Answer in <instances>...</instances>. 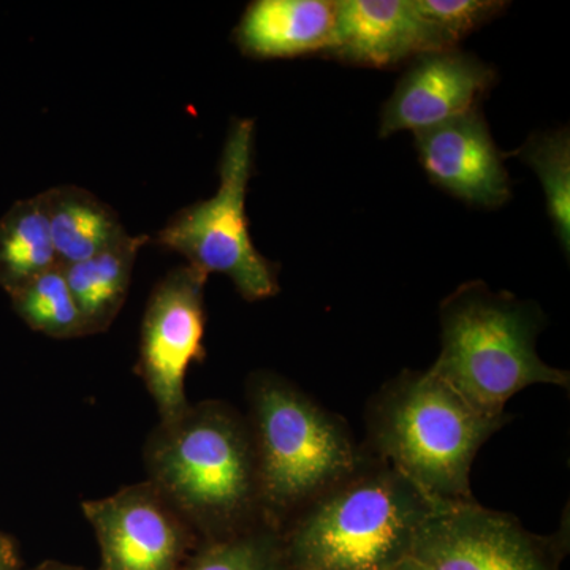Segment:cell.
Wrapping results in <instances>:
<instances>
[{
	"instance_id": "cell-1",
	"label": "cell",
	"mask_w": 570,
	"mask_h": 570,
	"mask_svg": "<svg viewBox=\"0 0 570 570\" xmlns=\"http://www.w3.org/2000/svg\"><path fill=\"white\" fill-rule=\"evenodd\" d=\"M149 482L202 542L265 524L249 422L223 401L189 404L160 422L145 448Z\"/></svg>"
},
{
	"instance_id": "cell-2",
	"label": "cell",
	"mask_w": 570,
	"mask_h": 570,
	"mask_svg": "<svg viewBox=\"0 0 570 570\" xmlns=\"http://www.w3.org/2000/svg\"><path fill=\"white\" fill-rule=\"evenodd\" d=\"M508 420L482 414L430 370L404 371L370 401L365 450L434 505L468 502L472 463Z\"/></svg>"
},
{
	"instance_id": "cell-3",
	"label": "cell",
	"mask_w": 570,
	"mask_h": 570,
	"mask_svg": "<svg viewBox=\"0 0 570 570\" xmlns=\"http://www.w3.org/2000/svg\"><path fill=\"white\" fill-rule=\"evenodd\" d=\"M370 455V453H367ZM436 505L370 455L279 531L284 570H393Z\"/></svg>"
},
{
	"instance_id": "cell-4",
	"label": "cell",
	"mask_w": 570,
	"mask_h": 570,
	"mask_svg": "<svg viewBox=\"0 0 570 570\" xmlns=\"http://www.w3.org/2000/svg\"><path fill=\"white\" fill-rule=\"evenodd\" d=\"M262 521L281 531L370 459L346 422L275 373L247 384Z\"/></svg>"
},
{
	"instance_id": "cell-5",
	"label": "cell",
	"mask_w": 570,
	"mask_h": 570,
	"mask_svg": "<svg viewBox=\"0 0 570 570\" xmlns=\"http://www.w3.org/2000/svg\"><path fill=\"white\" fill-rule=\"evenodd\" d=\"M441 354L430 367L489 417H504L510 397L531 385L569 389L568 371L547 365L535 343L539 306L482 281L460 285L439 306Z\"/></svg>"
},
{
	"instance_id": "cell-6",
	"label": "cell",
	"mask_w": 570,
	"mask_h": 570,
	"mask_svg": "<svg viewBox=\"0 0 570 570\" xmlns=\"http://www.w3.org/2000/svg\"><path fill=\"white\" fill-rule=\"evenodd\" d=\"M253 151V119H235L220 154L217 193L179 209L156 235L157 245L181 254L204 275L227 276L247 302L279 292L277 265L258 253L250 238L246 195Z\"/></svg>"
},
{
	"instance_id": "cell-7",
	"label": "cell",
	"mask_w": 570,
	"mask_h": 570,
	"mask_svg": "<svg viewBox=\"0 0 570 570\" xmlns=\"http://www.w3.org/2000/svg\"><path fill=\"white\" fill-rule=\"evenodd\" d=\"M569 517L551 535L528 531L517 517L475 499L438 504L415 534L412 560L426 570H561Z\"/></svg>"
},
{
	"instance_id": "cell-8",
	"label": "cell",
	"mask_w": 570,
	"mask_h": 570,
	"mask_svg": "<svg viewBox=\"0 0 570 570\" xmlns=\"http://www.w3.org/2000/svg\"><path fill=\"white\" fill-rule=\"evenodd\" d=\"M206 281L208 276L193 266H178L157 283L146 305L138 374L160 422L178 417L189 406L187 367L205 358Z\"/></svg>"
},
{
	"instance_id": "cell-9",
	"label": "cell",
	"mask_w": 570,
	"mask_h": 570,
	"mask_svg": "<svg viewBox=\"0 0 570 570\" xmlns=\"http://www.w3.org/2000/svg\"><path fill=\"white\" fill-rule=\"evenodd\" d=\"M100 549L99 570H178L202 540L149 480L81 504Z\"/></svg>"
},
{
	"instance_id": "cell-10",
	"label": "cell",
	"mask_w": 570,
	"mask_h": 570,
	"mask_svg": "<svg viewBox=\"0 0 570 570\" xmlns=\"http://www.w3.org/2000/svg\"><path fill=\"white\" fill-rule=\"evenodd\" d=\"M494 81L489 63L459 48L420 55L384 105L379 135L417 134L479 110Z\"/></svg>"
},
{
	"instance_id": "cell-11",
	"label": "cell",
	"mask_w": 570,
	"mask_h": 570,
	"mask_svg": "<svg viewBox=\"0 0 570 570\" xmlns=\"http://www.w3.org/2000/svg\"><path fill=\"white\" fill-rule=\"evenodd\" d=\"M414 140L428 178L453 197L493 209L512 195L504 156L480 110L414 134Z\"/></svg>"
},
{
	"instance_id": "cell-12",
	"label": "cell",
	"mask_w": 570,
	"mask_h": 570,
	"mask_svg": "<svg viewBox=\"0 0 570 570\" xmlns=\"http://www.w3.org/2000/svg\"><path fill=\"white\" fill-rule=\"evenodd\" d=\"M441 50L412 0H340L335 36L325 56L385 69Z\"/></svg>"
},
{
	"instance_id": "cell-13",
	"label": "cell",
	"mask_w": 570,
	"mask_h": 570,
	"mask_svg": "<svg viewBox=\"0 0 570 570\" xmlns=\"http://www.w3.org/2000/svg\"><path fill=\"white\" fill-rule=\"evenodd\" d=\"M333 0H254L236 24L234 40L253 59L325 55L335 36Z\"/></svg>"
},
{
	"instance_id": "cell-14",
	"label": "cell",
	"mask_w": 570,
	"mask_h": 570,
	"mask_svg": "<svg viewBox=\"0 0 570 570\" xmlns=\"http://www.w3.org/2000/svg\"><path fill=\"white\" fill-rule=\"evenodd\" d=\"M40 198L62 266L88 261L127 235L118 213L82 187L62 184Z\"/></svg>"
},
{
	"instance_id": "cell-15",
	"label": "cell",
	"mask_w": 570,
	"mask_h": 570,
	"mask_svg": "<svg viewBox=\"0 0 570 570\" xmlns=\"http://www.w3.org/2000/svg\"><path fill=\"white\" fill-rule=\"evenodd\" d=\"M149 242V235L127 234L88 261L63 266L86 335L107 332L119 316L132 283L137 255Z\"/></svg>"
},
{
	"instance_id": "cell-16",
	"label": "cell",
	"mask_w": 570,
	"mask_h": 570,
	"mask_svg": "<svg viewBox=\"0 0 570 570\" xmlns=\"http://www.w3.org/2000/svg\"><path fill=\"white\" fill-rule=\"evenodd\" d=\"M59 265L40 194L0 217V287L11 295Z\"/></svg>"
},
{
	"instance_id": "cell-17",
	"label": "cell",
	"mask_w": 570,
	"mask_h": 570,
	"mask_svg": "<svg viewBox=\"0 0 570 570\" xmlns=\"http://www.w3.org/2000/svg\"><path fill=\"white\" fill-rule=\"evenodd\" d=\"M10 298L14 313L33 332L52 340L88 336L61 264L22 285Z\"/></svg>"
},
{
	"instance_id": "cell-18",
	"label": "cell",
	"mask_w": 570,
	"mask_h": 570,
	"mask_svg": "<svg viewBox=\"0 0 570 570\" xmlns=\"http://www.w3.org/2000/svg\"><path fill=\"white\" fill-rule=\"evenodd\" d=\"M542 183L547 212L566 253L570 249V140L568 130L532 135L515 153Z\"/></svg>"
},
{
	"instance_id": "cell-19",
	"label": "cell",
	"mask_w": 570,
	"mask_h": 570,
	"mask_svg": "<svg viewBox=\"0 0 570 570\" xmlns=\"http://www.w3.org/2000/svg\"><path fill=\"white\" fill-rule=\"evenodd\" d=\"M178 570H284L279 531L258 524L230 538L202 542Z\"/></svg>"
},
{
	"instance_id": "cell-20",
	"label": "cell",
	"mask_w": 570,
	"mask_h": 570,
	"mask_svg": "<svg viewBox=\"0 0 570 570\" xmlns=\"http://www.w3.org/2000/svg\"><path fill=\"white\" fill-rule=\"evenodd\" d=\"M509 6L499 0H412V7L444 50L459 48L469 33L478 31Z\"/></svg>"
},
{
	"instance_id": "cell-21",
	"label": "cell",
	"mask_w": 570,
	"mask_h": 570,
	"mask_svg": "<svg viewBox=\"0 0 570 570\" xmlns=\"http://www.w3.org/2000/svg\"><path fill=\"white\" fill-rule=\"evenodd\" d=\"M0 570H21L17 542L3 532H0Z\"/></svg>"
},
{
	"instance_id": "cell-22",
	"label": "cell",
	"mask_w": 570,
	"mask_h": 570,
	"mask_svg": "<svg viewBox=\"0 0 570 570\" xmlns=\"http://www.w3.org/2000/svg\"><path fill=\"white\" fill-rule=\"evenodd\" d=\"M29 570H89L86 568H80V566H71L63 564V562L59 561H45L41 564L36 566V568Z\"/></svg>"
},
{
	"instance_id": "cell-23",
	"label": "cell",
	"mask_w": 570,
	"mask_h": 570,
	"mask_svg": "<svg viewBox=\"0 0 570 570\" xmlns=\"http://www.w3.org/2000/svg\"><path fill=\"white\" fill-rule=\"evenodd\" d=\"M393 570H426L423 566H420L417 561L412 560V558H406L403 562L396 566Z\"/></svg>"
}]
</instances>
